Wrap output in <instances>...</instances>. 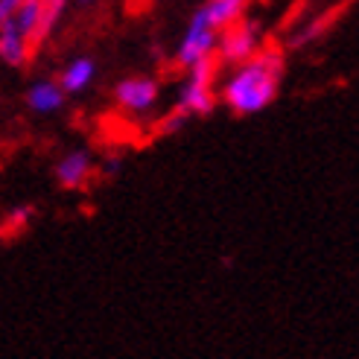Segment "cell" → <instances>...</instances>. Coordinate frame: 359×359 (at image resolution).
<instances>
[{"label": "cell", "instance_id": "3957f363", "mask_svg": "<svg viewBox=\"0 0 359 359\" xmlns=\"http://www.w3.org/2000/svg\"><path fill=\"white\" fill-rule=\"evenodd\" d=\"M217 39H219V32L205 21V15L199 9H196L184 35H182V41L175 47V56H172L175 67L190 70L202 62H213L217 59Z\"/></svg>", "mask_w": 359, "mask_h": 359}, {"label": "cell", "instance_id": "4fadbf2b", "mask_svg": "<svg viewBox=\"0 0 359 359\" xmlns=\"http://www.w3.org/2000/svg\"><path fill=\"white\" fill-rule=\"evenodd\" d=\"M21 4H24V0H0V27L12 24V18L18 15Z\"/></svg>", "mask_w": 359, "mask_h": 359}, {"label": "cell", "instance_id": "5b68a950", "mask_svg": "<svg viewBox=\"0 0 359 359\" xmlns=\"http://www.w3.org/2000/svg\"><path fill=\"white\" fill-rule=\"evenodd\" d=\"M161 100V88L152 76H129L117 82L114 88V102L126 114H135V117H143L149 114Z\"/></svg>", "mask_w": 359, "mask_h": 359}, {"label": "cell", "instance_id": "9a60e30c", "mask_svg": "<svg viewBox=\"0 0 359 359\" xmlns=\"http://www.w3.org/2000/svg\"><path fill=\"white\" fill-rule=\"evenodd\" d=\"M76 4H82V6H85V4H91V0H76Z\"/></svg>", "mask_w": 359, "mask_h": 359}, {"label": "cell", "instance_id": "52a82bcc", "mask_svg": "<svg viewBox=\"0 0 359 359\" xmlns=\"http://www.w3.org/2000/svg\"><path fill=\"white\" fill-rule=\"evenodd\" d=\"M32 53H35V44L27 39V35H21L12 24L0 27V62H4L6 67L29 65Z\"/></svg>", "mask_w": 359, "mask_h": 359}, {"label": "cell", "instance_id": "9c48e42d", "mask_svg": "<svg viewBox=\"0 0 359 359\" xmlns=\"http://www.w3.org/2000/svg\"><path fill=\"white\" fill-rule=\"evenodd\" d=\"M94 76H97V62L88 59V56H76L74 62L65 65L62 76H59V88L65 91V97L82 94V91H88V88H91Z\"/></svg>", "mask_w": 359, "mask_h": 359}, {"label": "cell", "instance_id": "5bb4252c", "mask_svg": "<svg viewBox=\"0 0 359 359\" xmlns=\"http://www.w3.org/2000/svg\"><path fill=\"white\" fill-rule=\"evenodd\" d=\"M129 4H132L135 9H140V6H147V4H149V0H129Z\"/></svg>", "mask_w": 359, "mask_h": 359}, {"label": "cell", "instance_id": "7a4b0ae2", "mask_svg": "<svg viewBox=\"0 0 359 359\" xmlns=\"http://www.w3.org/2000/svg\"><path fill=\"white\" fill-rule=\"evenodd\" d=\"M184 82L178 88L175 97V109L172 114L164 120V132L178 129L184 120L190 117H202L213 111V102H217V74H219V62H202L190 70H184Z\"/></svg>", "mask_w": 359, "mask_h": 359}, {"label": "cell", "instance_id": "ba28073f", "mask_svg": "<svg viewBox=\"0 0 359 359\" xmlns=\"http://www.w3.org/2000/svg\"><path fill=\"white\" fill-rule=\"evenodd\" d=\"M245 9H248V0H205V6H199L205 21L217 32L240 24L245 18Z\"/></svg>", "mask_w": 359, "mask_h": 359}, {"label": "cell", "instance_id": "30bf717a", "mask_svg": "<svg viewBox=\"0 0 359 359\" xmlns=\"http://www.w3.org/2000/svg\"><path fill=\"white\" fill-rule=\"evenodd\" d=\"M65 91L59 88L56 79H41V82H32L29 91H27V105L35 114H56L62 105H65Z\"/></svg>", "mask_w": 359, "mask_h": 359}, {"label": "cell", "instance_id": "8992f818", "mask_svg": "<svg viewBox=\"0 0 359 359\" xmlns=\"http://www.w3.org/2000/svg\"><path fill=\"white\" fill-rule=\"evenodd\" d=\"M94 175V161L85 149H74L67 152L59 164H56V178L59 184L67 190H79L88 184V178Z\"/></svg>", "mask_w": 359, "mask_h": 359}, {"label": "cell", "instance_id": "8fae6325", "mask_svg": "<svg viewBox=\"0 0 359 359\" xmlns=\"http://www.w3.org/2000/svg\"><path fill=\"white\" fill-rule=\"evenodd\" d=\"M12 27L27 35V39L39 47L44 41V12H41V0H24L18 15L12 18Z\"/></svg>", "mask_w": 359, "mask_h": 359}, {"label": "cell", "instance_id": "277c9868", "mask_svg": "<svg viewBox=\"0 0 359 359\" xmlns=\"http://www.w3.org/2000/svg\"><path fill=\"white\" fill-rule=\"evenodd\" d=\"M260 50H263L260 27L255 21H248V18H243L240 24L219 32V39H217V62H225L231 67H237V65H243L248 59H255Z\"/></svg>", "mask_w": 359, "mask_h": 359}, {"label": "cell", "instance_id": "6da1fadb", "mask_svg": "<svg viewBox=\"0 0 359 359\" xmlns=\"http://www.w3.org/2000/svg\"><path fill=\"white\" fill-rule=\"evenodd\" d=\"M283 76V56L278 50H260L255 59L237 65L222 82L219 100L234 114H260L275 102Z\"/></svg>", "mask_w": 359, "mask_h": 359}, {"label": "cell", "instance_id": "7c38bea8", "mask_svg": "<svg viewBox=\"0 0 359 359\" xmlns=\"http://www.w3.org/2000/svg\"><path fill=\"white\" fill-rule=\"evenodd\" d=\"M67 9V0H41V12H44V39L56 29L59 24V18L65 15Z\"/></svg>", "mask_w": 359, "mask_h": 359}]
</instances>
